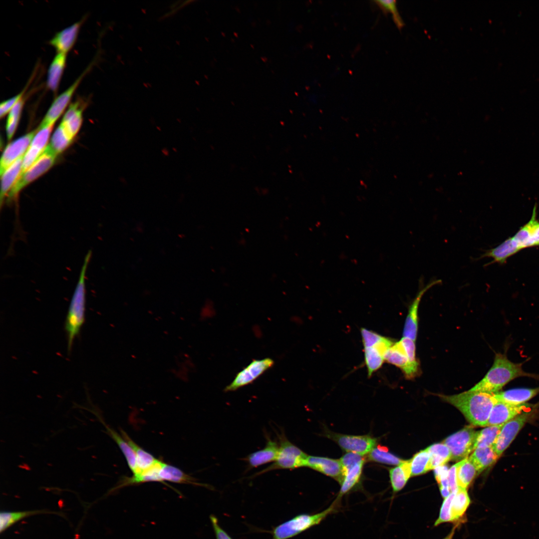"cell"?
Wrapping results in <instances>:
<instances>
[{
	"mask_svg": "<svg viewBox=\"0 0 539 539\" xmlns=\"http://www.w3.org/2000/svg\"><path fill=\"white\" fill-rule=\"evenodd\" d=\"M106 430L109 436L117 444L121 452L124 455L127 461L128 465L133 474L138 473L136 457L135 452L132 447L123 437L117 432L109 427L106 426Z\"/></svg>",
	"mask_w": 539,
	"mask_h": 539,
	"instance_id": "1f68e13d",
	"label": "cell"
},
{
	"mask_svg": "<svg viewBox=\"0 0 539 539\" xmlns=\"http://www.w3.org/2000/svg\"><path fill=\"white\" fill-rule=\"evenodd\" d=\"M361 333L364 348L374 346L385 337L364 328L361 329Z\"/></svg>",
	"mask_w": 539,
	"mask_h": 539,
	"instance_id": "f6af8a7d",
	"label": "cell"
},
{
	"mask_svg": "<svg viewBox=\"0 0 539 539\" xmlns=\"http://www.w3.org/2000/svg\"><path fill=\"white\" fill-rule=\"evenodd\" d=\"M57 155L48 145L39 158L24 172L7 195L6 202L15 200L19 192L27 185L47 172L54 164Z\"/></svg>",
	"mask_w": 539,
	"mask_h": 539,
	"instance_id": "8992f818",
	"label": "cell"
},
{
	"mask_svg": "<svg viewBox=\"0 0 539 539\" xmlns=\"http://www.w3.org/2000/svg\"><path fill=\"white\" fill-rule=\"evenodd\" d=\"M336 480L340 484L342 469L340 460L327 457L308 456L305 466Z\"/></svg>",
	"mask_w": 539,
	"mask_h": 539,
	"instance_id": "d6986e66",
	"label": "cell"
},
{
	"mask_svg": "<svg viewBox=\"0 0 539 539\" xmlns=\"http://www.w3.org/2000/svg\"><path fill=\"white\" fill-rule=\"evenodd\" d=\"M73 139L67 133L60 124L52 135L48 144L53 152L58 155L65 150L71 144Z\"/></svg>",
	"mask_w": 539,
	"mask_h": 539,
	"instance_id": "74e56055",
	"label": "cell"
},
{
	"mask_svg": "<svg viewBox=\"0 0 539 539\" xmlns=\"http://www.w3.org/2000/svg\"><path fill=\"white\" fill-rule=\"evenodd\" d=\"M121 435L135 452L138 469L137 474L147 470L155 466L159 461V460L155 458L152 455L145 451L135 443L125 431L121 430Z\"/></svg>",
	"mask_w": 539,
	"mask_h": 539,
	"instance_id": "f546056e",
	"label": "cell"
},
{
	"mask_svg": "<svg viewBox=\"0 0 539 539\" xmlns=\"http://www.w3.org/2000/svg\"><path fill=\"white\" fill-rule=\"evenodd\" d=\"M53 125L39 127L23 157L20 177L39 158L46 147Z\"/></svg>",
	"mask_w": 539,
	"mask_h": 539,
	"instance_id": "9a60e30c",
	"label": "cell"
},
{
	"mask_svg": "<svg viewBox=\"0 0 539 539\" xmlns=\"http://www.w3.org/2000/svg\"><path fill=\"white\" fill-rule=\"evenodd\" d=\"M277 436L279 449L276 459L272 464L254 474L252 478L274 470H291L305 466L308 456L291 443L282 431L277 434Z\"/></svg>",
	"mask_w": 539,
	"mask_h": 539,
	"instance_id": "5b68a950",
	"label": "cell"
},
{
	"mask_svg": "<svg viewBox=\"0 0 539 539\" xmlns=\"http://www.w3.org/2000/svg\"><path fill=\"white\" fill-rule=\"evenodd\" d=\"M455 493L456 492L451 493L447 497L444 499L439 517L434 523V527H437L443 523H452L451 504Z\"/></svg>",
	"mask_w": 539,
	"mask_h": 539,
	"instance_id": "ee69618b",
	"label": "cell"
},
{
	"mask_svg": "<svg viewBox=\"0 0 539 539\" xmlns=\"http://www.w3.org/2000/svg\"><path fill=\"white\" fill-rule=\"evenodd\" d=\"M266 445L264 448L247 456L243 459L248 464V469H251L274 462L279 452V443L271 440L268 435Z\"/></svg>",
	"mask_w": 539,
	"mask_h": 539,
	"instance_id": "ffe728a7",
	"label": "cell"
},
{
	"mask_svg": "<svg viewBox=\"0 0 539 539\" xmlns=\"http://www.w3.org/2000/svg\"><path fill=\"white\" fill-rule=\"evenodd\" d=\"M410 460L403 461L398 466L390 469L389 477L393 492L401 490L411 476Z\"/></svg>",
	"mask_w": 539,
	"mask_h": 539,
	"instance_id": "4dcf8cb0",
	"label": "cell"
},
{
	"mask_svg": "<svg viewBox=\"0 0 539 539\" xmlns=\"http://www.w3.org/2000/svg\"><path fill=\"white\" fill-rule=\"evenodd\" d=\"M37 130L19 137L6 146L0 159V175L15 161L24 156Z\"/></svg>",
	"mask_w": 539,
	"mask_h": 539,
	"instance_id": "e0dca14e",
	"label": "cell"
},
{
	"mask_svg": "<svg viewBox=\"0 0 539 539\" xmlns=\"http://www.w3.org/2000/svg\"><path fill=\"white\" fill-rule=\"evenodd\" d=\"M503 425L487 426L477 431L474 449L493 446Z\"/></svg>",
	"mask_w": 539,
	"mask_h": 539,
	"instance_id": "8d00e7d4",
	"label": "cell"
},
{
	"mask_svg": "<svg viewBox=\"0 0 539 539\" xmlns=\"http://www.w3.org/2000/svg\"><path fill=\"white\" fill-rule=\"evenodd\" d=\"M24 98H22L8 113L6 124V132L8 140H10L15 133L21 113L24 105Z\"/></svg>",
	"mask_w": 539,
	"mask_h": 539,
	"instance_id": "ab89813d",
	"label": "cell"
},
{
	"mask_svg": "<svg viewBox=\"0 0 539 539\" xmlns=\"http://www.w3.org/2000/svg\"><path fill=\"white\" fill-rule=\"evenodd\" d=\"M49 513L44 510L23 512H1L0 514V532H4L17 522L26 517L39 514Z\"/></svg>",
	"mask_w": 539,
	"mask_h": 539,
	"instance_id": "d590c367",
	"label": "cell"
},
{
	"mask_svg": "<svg viewBox=\"0 0 539 539\" xmlns=\"http://www.w3.org/2000/svg\"><path fill=\"white\" fill-rule=\"evenodd\" d=\"M430 454L427 448L416 453L410 459L411 476L420 475L429 471Z\"/></svg>",
	"mask_w": 539,
	"mask_h": 539,
	"instance_id": "f35d334b",
	"label": "cell"
},
{
	"mask_svg": "<svg viewBox=\"0 0 539 539\" xmlns=\"http://www.w3.org/2000/svg\"><path fill=\"white\" fill-rule=\"evenodd\" d=\"M459 464L460 461L453 465L448 471V478L451 493L456 492L459 488L457 480V471Z\"/></svg>",
	"mask_w": 539,
	"mask_h": 539,
	"instance_id": "c3c4849f",
	"label": "cell"
},
{
	"mask_svg": "<svg viewBox=\"0 0 539 539\" xmlns=\"http://www.w3.org/2000/svg\"><path fill=\"white\" fill-rule=\"evenodd\" d=\"M340 461L342 469V478L336 498L341 499L343 496L359 486L365 459L362 455L347 452Z\"/></svg>",
	"mask_w": 539,
	"mask_h": 539,
	"instance_id": "52a82bcc",
	"label": "cell"
},
{
	"mask_svg": "<svg viewBox=\"0 0 539 539\" xmlns=\"http://www.w3.org/2000/svg\"><path fill=\"white\" fill-rule=\"evenodd\" d=\"M25 89L18 94L3 101L0 105V117L2 118L8 113L15 104L24 96Z\"/></svg>",
	"mask_w": 539,
	"mask_h": 539,
	"instance_id": "bcb514c9",
	"label": "cell"
},
{
	"mask_svg": "<svg viewBox=\"0 0 539 539\" xmlns=\"http://www.w3.org/2000/svg\"><path fill=\"white\" fill-rule=\"evenodd\" d=\"M91 254V251L89 250L84 258L65 321L64 328L67 337V350L69 352L71 350L74 339L79 334L85 320L86 272Z\"/></svg>",
	"mask_w": 539,
	"mask_h": 539,
	"instance_id": "3957f363",
	"label": "cell"
},
{
	"mask_svg": "<svg viewBox=\"0 0 539 539\" xmlns=\"http://www.w3.org/2000/svg\"><path fill=\"white\" fill-rule=\"evenodd\" d=\"M430 454L429 470L445 465L451 460L448 447L443 443L433 444L427 448Z\"/></svg>",
	"mask_w": 539,
	"mask_h": 539,
	"instance_id": "d6a6232c",
	"label": "cell"
},
{
	"mask_svg": "<svg viewBox=\"0 0 539 539\" xmlns=\"http://www.w3.org/2000/svg\"><path fill=\"white\" fill-rule=\"evenodd\" d=\"M471 502L466 489L459 487L451 504L452 523L455 525L459 526L463 523L465 513Z\"/></svg>",
	"mask_w": 539,
	"mask_h": 539,
	"instance_id": "484cf974",
	"label": "cell"
},
{
	"mask_svg": "<svg viewBox=\"0 0 539 539\" xmlns=\"http://www.w3.org/2000/svg\"><path fill=\"white\" fill-rule=\"evenodd\" d=\"M477 474L478 475L477 469L469 458H467L460 461L457 471L458 487L467 489Z\"/></svg>",
	"mask_w": 539,
	"mask_h": 539,
	"instance_id": "836d02e7",
	"label": "cell"
},
{
	"mask_svg": "<svg viewBox=\"0 0 539 539\" xmlns=\"http://www.w3.org/2000/svg\"><path fill=\"white\" fill-rule=\"evenodd\" d=\"M442 283L441 279L431 280L427 285L420 287L415 297L410 305L403 329V337L416 341L418 327V311L421 298L432 286Z\"/></svg>",
	"mask_w": 539,
	"mask_h": 539,
	"instance_id": "ac0fdd59",
	"label": "cell"
},
{
	"mask_svg": "<svg viewBox=\"0 0 539 539\" xmlns=\"http://www.w3.org/2000/svg\"><path fill=\"white\" fill-rule=\"evenodd\" d=\"M23 157V156L17 159L8 167L0 175V209L2 208V206L5 197L7 196L8 192L20 176L22 171Z\"/></svg>",
	"mask_w": 539,
	"mask_h": 539,
	"instance_id": "d4e9b609",
	"label": "cell"
},
{
	"mask_svg": "<svg viewBox=\"0 0 539 539\" xmlns=\"http://www.w3.org/2000/svg\"><path fill=\"white\" fill-rule=\"evenodd\" d=\"M374 2L384 12L392 13L393 19L398 28H401L403 27L404 23L398 10L396 0H374Z\"/></svg>",
	"mask_w": 539,
	"mask_h": 539,
	"instance_id": "7bdbcfd3",
	"label": "cell"
},
{
	"mask_svg": "<svg viewBox=\"0 0 539 539\" xmlns=\"http://www.w3.org/2000/svg\"><path fill=\"white\" fill-rule=\"evenodd\" d=\"M88 70H85L67 89L57 96L48 109L39 127L54 125L69 103L76 89Z\"/></svg>",
	"mask_w": 539,
	"mask_h": 539,
	"instance_id": "4fadbf2b",
	"label": "cell"
},
{
	"mask_svg": "<svg viewBox=\"0 0 539 539\" xmlns=\"http://www.w3.org/2000/svg\"><path fill=\"white\" fill-rule=\"evenodd\" d=\"M522 364L511 361L506 354L497 353L491 368L470 390L494 394L500 392L505 385L518 377L527 376L539 379L538 375L524 371Z\"/></svg>",
	"mask_w": 539,
	"mask_h": 539,
	"instance_id": "7a4b0ae2",
	"label": "cell"
},
{
	"mask_svg": "<svg viewBox=\"0 0 539 539\" xmlns=\"http://www.w3.org/2000/svg\"><path fill=\"white\" fill-rule=\"evenodd\" d=\"M83 107L79 101L71 103L62 119L61 124L72 138L79 131L82 122Z\"/></svg>",
	"mask_w": 539,
	"mask_h": 539,
	"instance_id": "cb8c5ba5",
	"label": "cell"
},
{
	"mask_svg": "<svg viewBox=\"0 0 539 539\" xmlns=\"http://www.w3.org/2000/svg\"><path fill=\"white\" fill-rule=\"evenodd\" d=\"M66 54L57 53L48 69L46 85L54 92L58 89L66 64Z\"/></svg>",
	"mask_w": 539,
	"mask_h": 539,
	"instance_id": "f1b7e54d",
	"label": "cell"
},
{
	"mask_svg": "<svg viewBox=\"0 0 539 539\" xmlns=\"http://www.w3.org/2000/svg\"><path fill=\"white\" fill-rule=\"evenodd\" d=\"M534 415L531 411H525L504 424L493 448L500 457L509 447L524 425Z\"/></svg>",
	"mask_w": 539,
	"mask_h": 539,
	"instance_id": "8fae6325",
	"label": "cell"
},
{
	"mask_svg": "<svg viewBox=\"0 0 539 539\" xmlns=\"http://www.w3.org/2000/svg\"><path fill=\"white\" fill-rule=\"evenodd\" d=\"M537 204H535L530 220L521 227L516 234L506 240L515 254L520 250L539 246V221L537 218Z\"/></svg>",
	"mask_w": 539,
	"mask_h": 539,
	"instance_id": "30bf717a",
	"label": "cell"
},
{
	"mask_svg": "<svg viewBox=\"0 0 539 539\" xmlns=\"http://www.w3.org/2000/svg\"><path fill=\"white\" fill-rule=\"evenodd\" d=\"M340 500L336 498L323 511L315 514H301L275 527L270 532L271 539H289L320 524L331 514L338 511Z\"/></svg>",
	"mask_w": 539,
	"mask_h": 539,
	"instance_id": "277c9868",
	"label": "cell"
},
{
	"mask_svg": "<svg viewBox=\"0 0 539 539\" xmlns=\"http://www.w3.org/2000/svg\"><path fill=\"white\" fill-rule=\"evenodd\" d=\"M439 396L459 409L472 425L481 427L486 426L497 402L493 394L470 390L458 394Z\"/></svg>",
	"mask_w": 539,
	"mask_h": 539,
	"instance_id": "6da1fadb",
	"label": "cell"
},
{
	"mask_svg": "<svg viewBox=\"0 0 539 539\" xmlns=\"http://www.w3.org/2000/svg\"><path fill=\"white\" fill-rule=\"evenodd\" d=\"M273 360L270 358L255 360L239 372L233 381L224 389L225 392L234 391L253 382L266 370L272 366Z\"/></svg>",
	"mask_w": 539,
	"mask_h": 539,
	"instance_id": "7c38bea8",
	"label": "cell"
},
{
	"mask_svg": "<svg viewBox=\"0 0 539 539\" xmlns=\"http://www.w3.org/2000/svg\"><path fill=\"white\" fill-rule=\"evenodd\" d=\"M384 359L400 368L408 379L415 378L419 373V364L410 361L400 340L394 343L386 351Z\"/></svg>",
	"mask_w": 539,
	"mask_h": 539,
	"instance_id": "5bb4252c",
	"label": "cell"
},
{
	"mask_svg": "<svg viewBox=\"0 0 539 539\" xmlns=\"http://www.w3.org/2000/svg\"><path fill=\"white\" fill-rule=\"evenodd\" d=\"M364 356L368 375L370 377L374 371L381 367L384 360V356L374 347L365 348Z\"/></svg>",
	"mask_w": 539,
	"mask_h": 539,
	"instance_id": "60d3db41",
	"label": "cell"
},
{
	"mask_svg": "<svg viewBox=\"0 0 539 539\" xmlns=\"http://www.w3.org/2000/svg\"><path fill=\"white\" fill-rule=\"evenodd\" d=\"M539 393V387L536 388H514L494 394L498 401L513 404H522Z\"/></svg>",
	"mask_w": 539,
	"mask_h": 539,
	"instance_id": "4316f807",
	"label": "cell"
},
{
	"mask_svg": "<svg viewBox=\"0 0 539 539\" xmlns=\"http://www.w3.org/2000/svg\"><path fill=\"white\" fill-rule=\"evenodd\" d=\"M499 458L491 446L476 448L469 459L475 465L478 475L495 463Z\"/></svg>",
	"mask_w": 539,
	"mask_h": 539,
	"instance_id": "83f0119b",
	"label": "cell"
},
{
	"mask_svg": "<svg viewBox=\"0 0 539 539\" xmlns=\"http://www.w3.org/2000/svg\"><path fill=\"white\" fill-rule=\"evenodd\" d=\"M435 469V479L439 485L442 497L445 499L451 493L448 481V468L446 465L438 467Z\"/></svg>",
	"mask_w": 539,
	"mask_h": 539,
	"instance_id": "b9f144b4",
	"label": "cell"
},
{
	"mask_svg": "<svg viewBox=\"0 0 539 539\" xmlns=\"http://www.w3.org/2000/svg\"><path fill=\"white\" fill-rule=\"evenodd\" d=\"M159 474L162 483H164L165 481H168L174 483L191 484L212 489V487L208 485L197 482L195 478L187 475L179 468L163 462L161 464Z\"/></svg>",
	"mask_w": 539,
	"mask_h": 539,
	"instance_id": "603a6c76",
	"label": "cell"
},
{
	"mask_svg": "<svg viewBox=\"0 0 539 539\" xmlns=\"http://www.w3.org/2000/svg\"><path fill=\"white\" fill-rule=\"evenodd\" d=\"M325 435L345 451L362 456L368 454L377 445V439L368 435H346L326 431Z\"/></svg>",
	"mask_w": 539,
	"mask_h": 539,
	"instance_id": "9c48e42d",
	"label": "cell"
},
{
	"mask_svg": "<svg viewBox=\"0 0 539 539\" xmlns=\"http://www.w3.org/2000/svg\"><path fill=\"white\" fill-rule=\"evenodd\" d=\"M162 461H159L152 468L137 474H133L132 477H123L116 486L111 489L109 493H112L116 490L127 486L135 485L149 482H158L162 483L160 478L159 472Z\"/></svg>",
	"mask_w": 539,
	"mask_h": 539,
	"instance_id": "7402d4cb",
	"label": "cell"
},
{
	"mask_svg": "<svg viewBox=\"0 0 539 539\" xmlns=\"http://www.w3.org/2000/svg\"><path fill=\"white\" fill-rule=\"evenodd\" d=\"M458 527V526L455 525V526L453 528V529H452V530L451 531L450 533L445 538H444L443 539H453V536H454L455 532L456 529Z\"/></svg>",
	"mask_w": 539,
	"mask_h": 539,
	"instance_id": "681fc988",
	"label": "cell"
},
{
	"mask_svg": "<svg viewBox=\"0 0 539 539\" xmlns=\"http://www.w3.org/2000/svg\"><path fill=\"white\" fill-rule=\"evenodd\" d=\"M81 24V20L77 21L58 32L50 39V44L57 53L67 54L76 41Z\"/></svg>",
	"mask_w": 539,
	"mask_h": 539,
	"instance_id": "44dd1931",
	"label": "cell"
},
{
	"mask_svg": "<svg viewBox=\"0 0 539 539\" xmlns=\"http://www.w3.org/2000/svg\"><path fill=\"white\" fill-rule=\"evenodd\" d=\"M497 400V399H496ZM531 405L526 403L513 404L498 401L495 403L490 413L486 426L503 425L530 408Z\"/></svg>",
	"mask_w": 539,
	"mask_h": 539,
	"instance_id": "2e32d148",
	"label": "cell"
},
{
	"mask_svg": "<svg viewBox=\"0 0 539 539\" xmlns=\"http://www.w3.org/2000/svg\"><path fill=\"white\" fill-rule=\"evenodd\" d=\"M477 432L472 426H467L443 441L450 451L451 460L461 461L468 457L474 450Z\"/></svg>",
	"mask_w": 539,
	"mask_h": 539,
	"instance_id": "ba28073f",
	"label": "cell"
},
{
	"mask_svg": "<svg viewBox=\"0 0 539 539\" xmlns=\"http://www.w3.org/2000/svg\"><path fill=\"white\" fill-rule=\"evenodd\" d=\"M369 461L390 465H399L404 460L389 452L386 447L377 445L368 454Z\"/></svg>",
	"mask_w": 539,
	"mask_h": 539,
	"instance_id": "e575fe53",
	"label": "cell"
},
{
	"mask_svg": "<svg viewBox=\"0 0 539 539\" xmlns=\"http://www.w3.org/2000/svg\"><path fill=\"white\" fill-rule=\"evenodd\" d=\"M210 519L213 526L216 539H233L220 526L219 524L218 520L215 516L211 515L210 516Z\"/></svg>",
	"mask_w": 539,
	"mask_h": 539,
	"instance_id": "7dc6e473",
	"label": "cell"
}]
</instances>
